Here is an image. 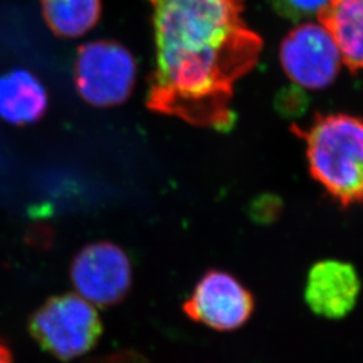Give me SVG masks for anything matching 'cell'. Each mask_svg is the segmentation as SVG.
I'll return each mask as SVG.
<instances>
[{
  "instance_id": "cell-14",
  "label": "cell",
  "mask_w": 363,
  "mask_h": 363,
  "mask_svg": "<svg viewBox=\"0 0 363 363\" xmlns=\"http://www.w3.org/2000/svg\"><path fill=\"white\" fill-rule=\"evenodd\" d=\"M0 363H13V354L0 342Z\"/></svg>"
},
{
  "instance_id": "cell-10",
  "label": "cell",
  "mask_w": 363,
  "mask_h": 363,
  "mask_svg": "<svg viewBox=\"0 0 363 363\" xmlns=\"http://www.w3.org/2000/svg\"><path fill=\"white\" fill-rule=\"evenodd\" d=\"M316 16L335 40L343 65L363 70V0H328Z\"/></svg>"
},
{
  "instance_id": "cell-13",
  "label": "cell",
  "mask_w": 363,
  "mask_h": 363,
  "mask_svg": "<svg viewBox=\"0 0 363 363\" xmlns=\"http://www.w3.org/2000/svg\"><path fill=\"white\" fill-rule=\"evenodd\" d=\"M283 210V202L279 196L273 194H262L255 198L250 208L249 216L257 223H272L279 218Z\"/></svg>"
},
{
  "instance_id": "cell-7",
  "label": "cell",
  "mask_w": 363,
  "mask_h": 363,
  "mask_svg": "<svg viewBox=\"0 0 363 363\" xmlns=\"http://www.w3.org/2000/svg\"><path fill=\"white\" fill-rule=\"evenodd\" d=\"M280 61L291 81L311 91L330 86L343 64L331 34L312 22L300 23L286 34L280 46Z\"/></svg>"
},
{
  "instance_id": "cell-1",
  "label": "cell",
  "mask_w": 363,
  "mask_h": 363,
  "mask_svg": "<svg viewBox=\"0 0 363 363\" xmlns=\"http://www.w3.org/2000/svg\"><path fill=\"white\" fill-rule=\"evenodd\" d=\"M155 69L148 109L201 128L228 130L234 88L264 42L247 26L245 0H150Z\"/></svg>"
},
{
  "instance_id": "cell-4",
  "label": "cell",
  "mask_w": 363,
  "mask_h": 363,
  "mask_svg": "<svg viewBox=\"0 0 363 363\" xmlns=\"http://www.w3.org/2000/svg\"><path fill=\"white\" fill-rule=\"evenodd\" d=\"M73 74L84 101L96 108H112L130 99L136 84L138 64L125 46L103 39L78 48Z\"/></svg>"
},
{
  "instance_id": "cell-8",
  "label": "cell",
  "mask_w": 363,
  "mask_h": 363,
  "mask_svg": "<svg viewBox=\"0 0 363 363\" xmlns=\"http://www.w3.org/2000/svg\"><path fill=\"white\" fill-rule=\"evenodd\" d=\"M361 294V279L350 262L318 261L308 272L304 289L306 303L313 313L327 319L349 315Z\"/></svg>"
},
{
  "instance_id": "cell-6",
  "label": "cell",
  "mask_w": 363,
  "mask_h": 363,
  "mask_svg": "<svg viewBox=\"0 0 363 363\" xmlns=\"http://www.w3.org/2000/svg\"><path fill=\"white\" fill-rule=\"evenodd\" d=\"M182 308L195 323L229 333L250 320L255 296L232 273L210 269L198 280Z\"/></svg>"
},
{
  "instance_id": "cell-9",
  "label": "cell",
  "mask_w": 363,
  "mask_h": 363,
  "mask_svg": "<svg viewBox=\"0 0 363 363\" xmlns=\"http://www.w3.org/2000/svg\"><path fill=\"white\" fill-rule=\"evenodd\" d=\"M48 106L46 88L31 72L13 69L0 76V118L13 125L34 124Z\"/></svg>"
},
{
  "instance_id": "cell-3",
  "label": "cell",
  "mask_w": 363,
  "mask_h": 363,
  "mask_svg": "<svg viewBox=\"0 0 363 363\" xmlns=\"http://www.w3.org/2000/svg\"><path fill=\"white\" fill-rule=\"evenodd\" d=\"M28 333L54 358L73 361L96 347L103 335V322L89 301L62 294L48 298L31 313Z\"/></svg>"
},
{
  "instance_id": "cell-12",
  "label": "cell",
  "mask_w": 363,
  "mask_h": 363,
  "mask_svg": "<svg viewBox=\"0 0 363 363\" xmlns=\"http://www.w3.org/2000/svg\"><path fill=\"white\" fill-rule=\"evenodd\" d=\"M274 11L289 21H301L318 13L328 0H272Z\"/></svg>"
},
{
  "instance_id": "cell-11",
  "label": "cell",
  "mask_w": 363,
  "mask_h": 363,
  "mask_svg": "<svg viewBox=\"0 0 363 363\" xmlns=\"http://www.w3.org/2000/svg\"><path fill=\"white\" fill-rule=\"evenodd\" d=\"M42 16L52 33L62 38H78L101 18V0H39Z\"/></svg>"
},
{
  "instance_id": "cell-2",
  "label": "cell",
  "mask_w": 363,
  "mask_h": 363,
  "mask_svg": "<svg viewBox=\"0 0 363 363\" xmlns=\"http://www.w3.org/2000/svg\"><path fill=\"white\" fill-rule=\"evenodd\" d=\"M306 144L312 178L342 208L363 202V120L347 113L316 115L307 128L292 125Z\"/></svg>"
},
{
  "instance_id": "cell-5",
  "label": "cell",
  "mask_w": 363,
  "mask_h": 363,
  "mask_svg": "<svg viewBox=\"0 0 363 363\" xmlns=\"http://www.w3.org/2000/svg\"><path fill=\"white\" fill-rule=\"evenodd\" d=\"M70 279L78 295L93 306L121 303L132 288V265L127 253L111 241H96L79 249L70 264Z\"/></svg>"
}]
</instances>
